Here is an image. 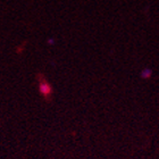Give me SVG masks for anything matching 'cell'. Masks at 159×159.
Here are the masks:
<instances>
[{"instance_id": "cell-1", "label": "cell", "mask_w": 159, "mask_h": 159, "mask_svg": "<svg viewBox=\"0 0 159 159\" xmlns=\"http://www.w3.org/2000/svg\"><path fill=\"white\" fill-rule=\"evenodd\" d=\"M151 74H152V72H151L150 68H144V70H142V73H141V76H142L143 79H149V77L151 76Z\"/></svg>"}]
</instances>
